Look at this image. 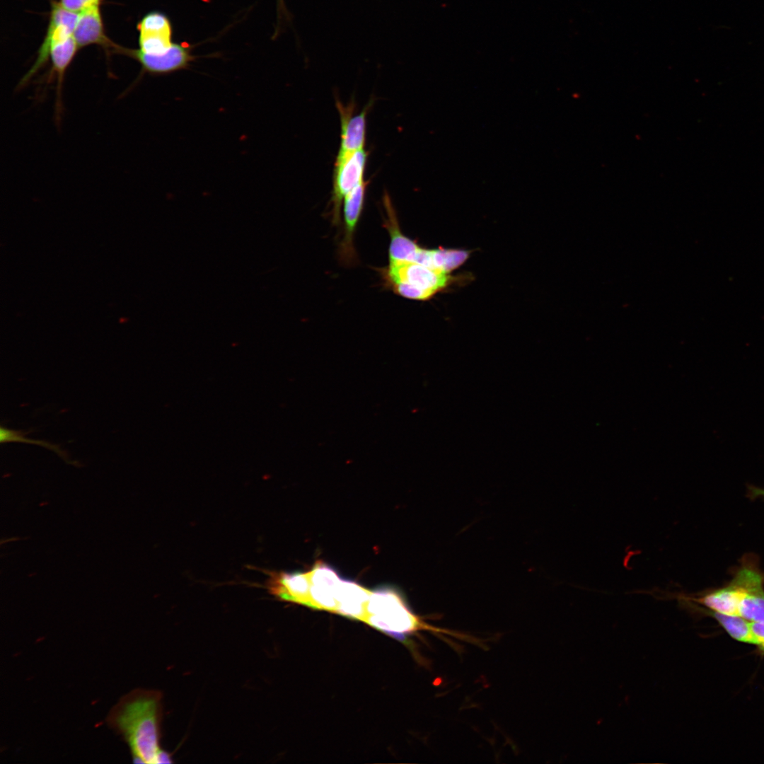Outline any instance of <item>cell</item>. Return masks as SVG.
<instances>
[{
    "instance_id": "1",
    "label": "cell",
    "mask_w": 764,
    "mask_h": 764,
    "mask_svg": "<svg viewBox=\"0 0 764 764\" xmlns=\"http://www.w3.org/2000/svg\"><path fill=\"white\" fill-rule=\"evenodd\" d=\"M162 694L157 690H134L111 709L108 725L129 745L134 763L156 764L159 751Z\"/></svg>"
},
{
    "instance_id": "2",
    "label": "cell",
    "mask_w": 764,
    "mask_h": 764,
    "mask_svg": "<svg viewBox=\"0 0 764 764\" xmlns=\"http://www.w3.org/2000/svg\"><path fill=\"white\" fill-rule=\"evenodd\" d=\"M363 621L399 639L425 628L396 589L382 586L371 591Z\"/></svg>"
},
{
    "instance_id": "3",
    "label": "cell",
    "mask_w": 764,
    "mask_h": 764,
    "mask_svg": "<svg viewBox=\"0 0 764 764\" xmlns=\"http://www.w3.org/2000/svg\"><path fill=\"white\" fill-rule=\"evenodd\" d=\"M368 153L364 149L338 153L333 170L332 193V220L335 224L340 221V210L345 196L364 180Z\"/></svg>"
},
{
    "instance_id": "4",
    "label": "cell",
    "mask_w": 764,
    "mask_h": 764,
    "mask_svg": "<svg viewBox=\"0 0 764 764\" xmlns=\"http://www.w3.org/2000/svg\"><path fill=\"white\" fill-rule=\"evenodd\" d=\"M381 272L386 284H405L427 293L431 297L444 288L449 279L446 273L441 270L415 262H389L388 267Z\"/></svg>"
},
{
    "instance_id": "5",
    "label": "cell",
    "mask_w": 764,
    "mask_h": 764,
    "mask_svg": "<svg viewBox=\"0 0 764 764\" xmlns=\"http://www.w3.org/2000/svg\"><path fill=\"white\" fill-rule=\"evenodd\" d=\"M78 18L79 13L65 9L59 2H52L46 35L33 65L21 80L19 87L23 88L26 85L47 62L50 50L54 45L73 35Z\"/></svg>"
},
{
    "instance_id": "6",
    "label": "cell",
    "mask_w": 764,
    "mask_h": 764,
    "mask_svg": "<svg viewBox=\"0 0 764 764\" xmlns=\"http://www.w3.org/2000/svg\"><path fill=\"white\" fill-rule=\"evenodd\" d=\"M311 608L336 611L337 596L341 577L335 569L323 562L309 571Z\"/></svg>"
},
{
    "instance_id": "7",
    "label": "cell",
    "mask_w": 764,
    "mask_h": 764,
    "mask_svg": "<svg viewBox=\"0 0 764 764\" xmlns=\"http://www.w3.org/2000/svg\"><path fill=\"white\" fill-rule=\"evenodd\" d=\"M139 50L149 55H162L171 47V28L168 18L159 12L146 14L137 25Z\"/></svg>"
},
{
    "instance_id": "8",
    "label": "cell",
    "mask_w": 764,
    "mask_h": 764,
    "mask_svg": "<svg viewBox=\"0 0 764 764\" xmlns=\"http://www.w3.org/2000/svg\"><path fill=\"white\" fill-rule=\"evenodd\" d=\"M368 183L363 180L344 198L345 234L340 245V257L345 264L355 261L354 233L361 216Z\"/></svg>"
},
{
    "instance_id": "9",
    "label": "cell",
    "mask_w": 764,
    "mask_h": 764,
    "mask_svg": "<svg viewBox=\"0 0 764 764\" xmlns=\"http://www.w3.org/2000/svg\"><path fill=\"white\" fill-rule=\"evenodd\" d=\"M383 201L386 213L384 226L388 231L390 238L389 262L407 261L417 262L424 248H420L416 243L402 233L395 209L387 193L384 194Z\"/></svg>"
},
{
    "instance_id": "10",
    "label": "cell",
    "mask_w": 764,
    "mask_h": 764,
    "mask_svg": "<svg viewBox=\"0 0 764 764\" xmlns=\"http://www.w3.org/2000/svg\"><path fill=\"white\" fill-rule=\"evenodd\" d=\"M310 585L309 572H272L267 588L279 598L309 607Z\"/></svg>"
},
{
    "instance_id": "11",
    "label": "cell",
    "mask_w": 764,
    "mask_h": 764,
    "mask_svg": "<svg viewBox=\"0 0 764 764\" xmlns=\"http://www.w3.org/2000/svg\"><path fill=\"white\" fill-rule=\"evenodd\" d=\"M122 51L137 60L144 71L153 74H168L185 69L193 59L187 47L178 44H173L167 52L158 56L144 54L139 50L122 49Z\"/></svg>"
},
{
    "instance_id": "12",
    "label": "cell",
    "mask_w": 764,
    "mask_h": 764,
    "mask_svg": "<svg viewBox=\"0 0 764 764\" xmlns=\"http://www.w3.org/2000/svg\"><path fill=\"white\" fill-rule=\"evenodd\" d=\"M354 103L347 106L337 100L341 122L340 146L338 153H347L364 149L366 140V115L370 105L353 115Z\"/></svg>"
},
{
    "instance_id": "13",
    "label": "cell",
    "mask_w": 764,
    "mask_h": 764,
    "mask_svg": "<svg viewBox=\"0 0 764 764\" xmlns=\"http://www.w3.org/2000/svg\"><path fill=\"white\" fill-rule=\"evenodd\" d=\"M737 585L743 592L739 615L749 622L764 623V573L746 574Z\"/></svg>"
},
{
    "instance_id": "14",
    "label": "cell",
    "mask_w": 764,
    "mask_h": 764,
    "mask_svg": "<svg viewBox=\"0 0 764 764\" xmlns=\"http://www.w3.org/2000/svg\"><path fill=\"white\" fill-rule=\"evenodd\" d=\"M743 595V591L730 581L724 587L708 591L697 596L678 594L677 598L700 604L716 613L739 615V605Z\"/></svg>"
},
{
    "instance_id": "15",
    "label": "cell",
    "mask_w": 764,
    "mask_h": 764,
    "mask_svg": "<svg viewBox=\"0 0 764 764\" xmlns=\"http://www.w3.org/2000/svg\"><path fill=\"white\" fill-rule=\"evenodd\" d=\"M73 36L79 48L97 44L112 46L105 34L100 5H95L79 13Z\"/></svg>"
},
{
    "instance_id": "16",
    "label": "cell",
    "mask_w": 764,
    "mask_h": 764,
    "mask_svg": "<svg viewBox=\"0 0 764 764\" xmlns=\"http://www.w3.org/2000/svg\"><path fill=\"white\" fill-rule=\"evenodd\" d=\"M371 591L356 581L341 579L337 596L336 613L363 620Z\"/></svg>"
},
{
    "instance_id": "17",
    "label": "cell",
    "mask_w": 764,
    "mask_h": 764,
    "mask_svg": "<svg viewBox=\"0 0 764 764\" xmlns=\"http://www.w3.org/2000/svg\"><path fill=\"white\" fill-rule=\"evenodd\" d=\"M79 48L74 36L71 35L65 40L54 45L50 52L49 57H50L52 62L50 79L54 76L57 79L56 110L57 115L60 114L62 110V90L64 73Z\"/></svg>"
},
{
    "instance_id": "18",
    "label": "cell",
    "mask_w": 764,
    "mask_h": 764,
    "mask_svg": "<svg viewBox=\"0 0 764 764\" xmlns=\"http://www.w3.org/2000/svg\"><path fill=\"white\" fill-rule=\"evenodd\" d=\"M677 599L691 605L696 611L702 612L707 615L714 618L734 639L756 645V641L751 629L750 622L741 616L716 613L709 609L696 606L695 603L683 598H677Z\"/></svg>"
},
{
    "instance_id": "19",
    "label": "cell",
    "mask_w": 764,
    "mask_h": 764,
    "mask_svg": "<svg viewBox=\"0 0 764 764\" xmlns=\"http://www.w3.org/2000/svg\"><path fill=\"white\" fill-rule=\"evenodd\" d=\"M26 434H28V432L12 429L5 427H1L0 442L1 444L19 442L38 445L47 449L52 451L53 452L56 453L59 456L62 458L65 461H69V458L66 452L62 449L59 445L50 443L44 440L28 438L25 436Z\"/></svg>"
},
{
    "instance_id": "20",
    "label": "cell",
    "mask_w": 764,
    "mask_h": 764,
    "mask_svg": "<svg viewBox=\"0 0 764 764\" xmlns=\"http://www.w3.org/2000/svg\"><path fill=\"white\" fill-rule=\"evenodd\" d=\"M468 255L465 250L433 249L431 250L432 267L447 273L462 265Z\"/></svg>"
},
{
    "instance_id": "21",
    "label": "cell",
    "mask_w": 764,
    "mask_h": 764,
    "mask_svg": "<svg viewBox=\"0 0 764 764\" xmlns=\"http://www.w3.org/2000/svg\"><path fill=\"white\" fill-rule=\"evenodd\" d=\"M102 0H60V5L65 9L74 12L81 11L95 5H100Z\"/></svg>"
},
{
    "instance_id": "22",
    "label": "cell",
    "mask_w": 764,
    "mask_h": 764,
    "mask_svg": "<svg viewBox=\"0 0 764 764\" xmlns=\"http://www.w3.org/2000/svg\"><path fill=\"white\" fill-rule=\"evenodd\" d=\"M756 646L764 651V623L750 622Z\"/></svg>"
},
{
    "instance_id": "23",
    "label": "cell",
    "mask_w": 764,
    "mask_h": 764,
    "mask_svg": "<svg viewBox=\"0 0 764 764\" xmlns=\"http://www.w3.org/2000/svg\"><path fill=\"white\" fill-rule=\"evenodd\" d=\"M748 497L751 499L762 498L764 499V489L757 487L753 485L748 486Z\"/></svg>"
},
{
    "instance_id": "24",
    "label": "cell",
    "mask_w": 764,
    "mask_h": 764,
    "mask_svg": "<svg viewBox=\"0 0 764 764\" xmlns=\"http://www.w3.org/2000/svg\"><path fill=\"white\" fill-rule=\"evenodd\" d=\"M171 763H173V760H172V758H171L170 753L168 752H167V751H165L161 749L159 751L158 755H157L156 760V763H158V764Z\"/></svg>"
}]
</instances>
